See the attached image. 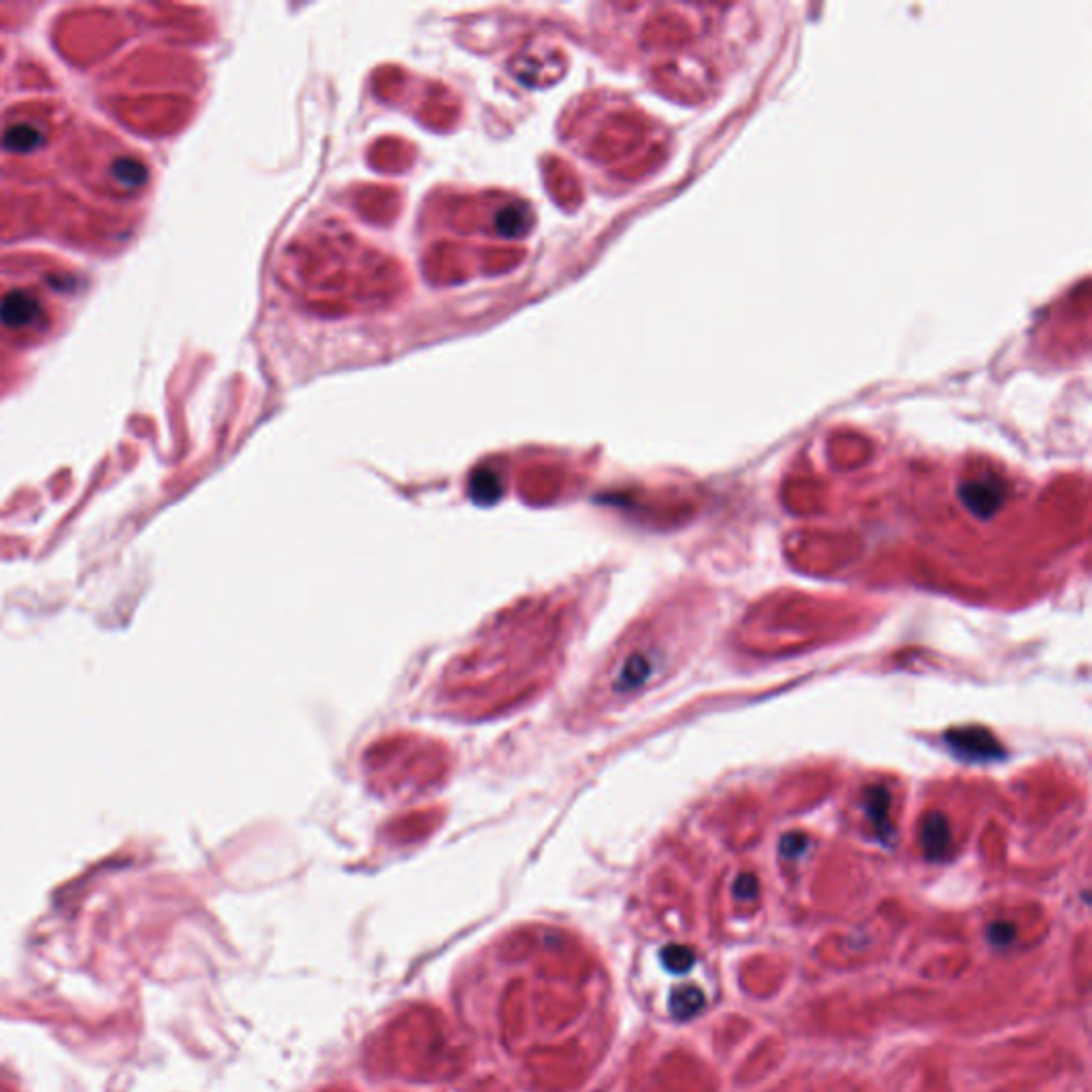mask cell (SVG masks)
Instances as JSON below:
<instances>
[{
    "label": "cell",
    "instance_id": "5",
    "mask_svg": "<svg viewBox=\"0 0 1092 1092\" xmlns=\"http://www.w3.org/2000/svg\"><path fill=\"white\" fill-rule=\"evenodd\" d=\"M668 1007H670V1014H673L677 1020L694 1018L696 1014H700L702 1007H704L702 990L696 988V986L675 988L673 995H670Z\"/></svg>",
    "mask_w": 1092,
    "mask_h": 1092
},
{
    "label": "cell",
    "instance_id": "7",
    "mask_svg": "<svg viewBox=\"0 0 1092 1092\" xmlns=\"http://www.w3.org/2000/svg\"><path fill=\"white\" fill-rule=\"evenodd\" d=\"M866 813L871 821L875 823V828L885 835V832H890V823H888V811H890V792L885 790L881 785H875L871 790H866Z\"/></svg>",
    "mask_w": 1092,
    "mask_h": 1092
},
{
    "label": "cell",
    "instance_id": "10",
    "mask_svg": "<svg viewBox=\"0 0 1092 1092\" xmlns=\"http://www.w3.org/2000/svg\"><path fill=\"white\" fill-rule=\"evenodd\" d=\"M986 937L992 945H1007L1016 939V926L1009 921H995L988 926Z\"/></svg>",
    "mask_w": 1092,
    "mask_h": 1092
},
{
    "label": "cell",
    "instance_id": "6",
    "mask_svg": "<svg viewBox=\"0 0 1092 1092\" xmlns=\"http://www.w3.org/2000/svg\"><path fill=\"white\" fill-rule=\"evenodd\" d=\"M43 143V132H39L30 124H15V127L7 129L3 135V146L9 152H17V154H26V152L37 150Z\"/></svg>",
    "mask_w": 1092,
    "mask_h": 1092
},
{
    "label": "cell",
    "instance_id": "1",
    "mask_svg": "<svg viewBox=\"0 0 1092 1092\" xmlns=\"http://www.w3.org/2000/svg\"><path fill=\"white\" fill-rule=\"evenodd\" d=\"M947 747L952 754L966 762H988V759H999L1005 756V751L999 745L995 734L986 728H956L945 734Z\"/></svg>",
    "mask_w": 1092,
    "mask_h": 1092
},
{
    "label": "cell",
    "instance_id": "3",
    "mask_svg": "<svg viewBox=\"0 0 1092 1092\" xmlns=\"http://www.w3.org/2000/svg\"><path fill=\"white\" fill-rule=\"evenodd\" d=\"M39 301L34 294L26 291H11L7 293L3 301H0V322L9 329L26 327L39 316Z\"/></svg>",
    "mask_w": 1092,
    "mask_h": 1092
},
{
    "label": "cell",
    "instance_id": "11",
    "mask_svg": "<svg viewBox=\"0 0 1092 1092\" xmlns=\"http://www.w3.org/2000/svg\"><path fill=\"white\" fill-rule=\"evenodd\" d=\"M758 892H759V883L754 875H740L737 883H734V897L740 899V900L756 899Z\"/></svg>",
    "mask_w": 1092,
    "mask_h": 1092
},
{
    "label": "cell",
    "instance_id": "4",
    "mask_svg": "<svg viewBox=\"0 0 1092 1092\" xmlns=\"http://www.w3.org/2000/svg\"><path fill=\"white\" fill-rule=\"evenodd\" d=\"M950 826H947V819L941 813H933L921 821V849H924L928 860H941L950 852Z\"/></svg>",
    "mask_w": 1092,
    "mask_h": 1092
},
{
    "label": "cell",
    "instance_id": "8",
    "mask_svg": "<svg viewBox=\"0 0 1092 1092\" xmlns=\"http://www.w3.org/2000/svg\"><path fill=\"white\" fill-rule=\"evenodd\" d=\"M661 956V964H664V969L673 975H685L692 971V966L696 964V954L692 947L687 945H666L664 950L659 952Z\"/></svg>",
    "mask_w": 1092,
    "mask_h": 1092
},
{
    "label": "cell",
    "instance_id": "9",
    "mask_svg": "<svg viewBox=\"0 0 1092 1092\" xmlns=\"http://www.w3.org/2000/svg\"><path fill=\"white\" fill-rule=\"evenodd\" d=\"M111 173L115 175V180L129 188H139L148 180L146 165L135 158H118L111 167Z\"/></svg>",
    "mask_w": 1092,
    "mask_h": 1092
},
{
    "label": "cell",
    "instance_id": "2",
    "mask_svg": "<svg viewBox=\"0 0 1092 1092\" xmlns=\"http://www.w3.org/2000/svg\"><path fill=\"white\" fill-rule=\"evenodd\" d=\"M961 499L973 515L988 518L1001 508L1005 499V489L995 480H969L962 482Z\"/></svg>",
    "mask_w": 1092,
    "mask_h": 1092
},
{
    "label": "cell",
    "instance_id": "12",
    "mask_svg": "<svg viewBox=\"0 0 1092 1092\" xmlns=\"http://www.w3.org/2000/svg\"><path fill=\"white\" fill-rule=\"evenodd\" d=\"M804 847H807V839H804L802 835H787L781 840V854L787 858L800 856L804 852Z\"/></svg>",
    "mask_w": 1092,
    "mask_h": 1092
}]
</instances>
